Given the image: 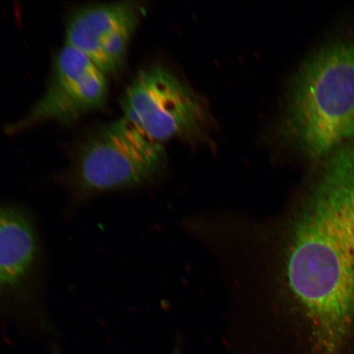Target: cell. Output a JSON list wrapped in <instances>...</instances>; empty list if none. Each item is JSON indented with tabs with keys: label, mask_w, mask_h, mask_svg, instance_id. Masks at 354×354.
Listing matches in <instances>:
<instances>
[{
	"label": "cell",
	"mask_w": 354,
	"mask_h": 354,
	"mask_svg": "<svg viewBox=\"0 0 354 354\" xmlns=\"http://www.w3.org/2000/svg\"><path fill=\"white\" fill-rule=\"evenodd\" d=\"M286 221L281 291L313 354L354 344V139L312 166Z\"/></svg>",
	"instance_id": "obj_1"
},
{
	"label": "cell",
	"mask_w": 354,
	"mask_h": 354,
	"mask_svg": "<svg viewBox=\"0 0 354 354\" xmlns=\"http://www.w3.org/2000/svg\"><path fill=\"white\" fill-rule=\"evenodd\" d=\"M278 134L309 167L354 135V22L326 35L299 66Z\"/></svg>",
	"instance_id": "obj_2"
},
{
	"label": "cell",
	"mask_w": 354,
	"mask_h": 354,
	"mask_svg": "<svg viewBox=\"0 0 354 354\" xmlns=\"http://www.w3.org/2000/svg\"><path fill=\"white\" fill-rule=\"evenodd\" d=\"M165 158L162 144L122 117L84 145L73 168L74 184L85 194L133 187L156 174Z\"/></svg>",
	"instance_id": "obj_3"
},
{
	"label": "cell",
	"mask_w": 354,
	"mask_h": 354,
	"mask_svg": "<svg viewBox=\"0 0 354 354\" xmlns=\"http://www.w3.org/2000/svg\"><path fill=\"white\" fill-rule=\"evenodd\" d=\"M121 107L122 117L160 144L194 134L207 121L205 105L196 93L159 66L137 74L124 93Z\"/></svg>",
	"instance_id": "obj_4"
},
{
	"label": "cell",
	"mask_w": 354,
	"mask_h": 354,
	"mask_svg": "<svg viewBox=\"0 0 354 354\" xmlns=\"http://www.w3.org/2000/svg\"><path fill=\"white\" fill-rule=\"evenodd\" d=\"M108 95L106 74L82 53L65 44L56 57L46 92L11 131L46 122L73 121L100 108Z\"/></svg>",
	"instance_id": "obj_5"
},
{
	"label": "cell",
	"mask_w": 354,
	"mask_h": 354,
	"mask_svg": "<svg viewBox=\"0 0 354 354\" xmlns=\"http://www.w3.org/2000/svg\"><path fill=\"white\" fill-rule=\"evenodd\" d=\"M143 13L131 1L80 8L66 24V46L82 53L106 75L116 73Z\"/></svg>",
	"instance_id": "obj_6"
},
{
	"label": "cell",
	"mask_w": 354,
	"mask_h": 354,
	"mask_svg": "<svg viewBox=\"0 0 354 354\" xmlns=\"http://www.w3.org/2000/svg\"><path fill=\"white\" fill-rule=\"evenodd\" d=\"M39 242L32 221L15 207L0 205V292L19 289L32 272Z\"/></svg>",
	"instance_id": "obj_7"
}]
</instances>
